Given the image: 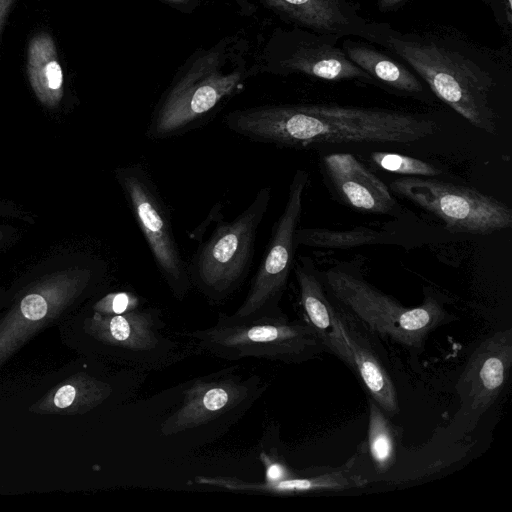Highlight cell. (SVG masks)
Here are the masks:
<instances>
[{"instance_id": "cell-1", "label": "cell", "mask_w": 512, "mask_h": 512, "mask_svg": "<svg viewBox=\"0 0 512 512\" xmlns=\"http://www.w3.org/2000/svg\"><path fill=\"white\" fill-rule=\"evenodd\" d=\"M234 133L250 140L291 148L321 144L421 141L438 130L425 115L330 104L263 105L236 109L225 116Z\"/></svg>"}, {"instance_id": "cell-2", "label": "cell", "mask_w": 512, "mask_h": 512, "mask_svg": "<svg viewBox=\"0 0 512 512\" xmlns=\"http://www.w3.org/2000/svg\"><path fill=\"white\" fill-rule=\"evenodd\" d=\"M382 46L407 63L431 91L474 127L496 131L490 103L493 78L464 49L433 35L401 33L391 25Z\"/></svg>"}, {"instance_id": "cell-3", "label": "cell", "mask_w": 512, "mask_h": 512, "mask_svg": "<svg viewBox=\"0 0 512 512\" xmlns=\"http://www.w3.org/2000/svg\"><path fill=\"white\" fill-rule=\"evenodd\" d=\"M323 282L337 304L371 335L410 351L422 350L434 330L454 320L432 295L419 306L405 307L364 279L337 268L328 270Z\"/></svg>"}, {"instance_id": "cell-4", "label": "cell", "mask_w": 512, "mask_h": 512, "mask_svg": "<svg viewBox=\"0 0 512 512\" xmlns=\"http://www.w3.org/2000/svg\"><path fill=\"white\" fill-rule=\"evenodd\" d=\"M223 48L198 55L167 89L152 113L146 136L162 140L185 134L243 88L246 73L229 68Z\"/></svg>"}, {"instance_id": "cell-5", "label": "cell", "mask_w": 512, "mask_h": 512, "mask_svg": "<svg viewBox=\"0 0 512 512\" xmlns=\"http://www.w3.org/2000/svg\"><path fill=\"white\" fill-rule=\"evenodd\" d=\"M271 200L263 187L236 218L217 221L212 233L194 252L188 265L191 284L205 296L220 301L246 278L254 256L256 235Z\"/></svg>"}, {"instance_id": "cell-6", "label": "cell", "mask_w": 512, "mask_h": 512, "mask_svg": "<svg viewBox=\"0 0 512 512\" xmlns=\"http://www.w3.org/2000/svg\"><path fill=\"white\" fill-rule=\"evenodd\" d=\"M202 349L226 360L245 357L299 364L325 352L312 328L284 318H262L216 324L187 333Z\"/></svg>"}, {"instance_id": "cell-7", "label": "cell", "mask_w": 512, "mask_h": 512, "mask_svg": "<svg viewBox=\"0 0 512 512\" xmlns=\"http://www.w3.org/2000/svg\"><path fill=\"white\" fill-rule=\"evenodd\" d=\"M308 173L298 169L289 185L284 209L274 223L262 261L254 275L247 296L231 315L219 314L229 322L262 318H284L279 307L294 266L295 234L300 221Z\"/></svg>"}, {"instance_id": "cell-8", "label": "cell", "mask_w": 512, "mask_h": 512, "mask_svg": "<svg viewBox=\"0 0 512 512\" xmlns=\"http://www.w3.org/2000/svg\"><path fill=\"white\" fill-rule=\"evenodd\" d=\"M115 175L157 269L172 293L183 298L191 287L188 265L175 238L171 213L156 184L140 164L119 167Z\"/></svg>"}, {"instance_id": "cell-9", "label": "cell", "mask_w": 512, "mask_h": 512, "mask_svg": "<svg viewBox=\"0 0 512 512\" xmlns=\"http://www.w3.org/2000/svg\"><path fill=\"white\" fill-rule=\"evenodd\" d=\"M390 189L439 218L452 233L490 234L512 225L507 204L470 187L407 176L392 181Z\"/></svg>"}, {"instance_id": "cell-10", "label": "cell", "mask_w": 512, "mask_h": 512, "mask_svg": "<svg viewBox=\"0 0 512 512\" xmlns=\"http://www.w3.org/2000/svg\"><path fill=\"white\" fill-rule=\"evenodd\" d=\"M512 363V329L499 330L482 341L470 355L457 383L461 409L458 418L473 429L479 417L501 394Z\"/></svg>"}, {"instance_id": "cell-11", "label": "cell", "mask_w": 512, "mask_h": 512, "mask_svg": "<svg viewBox=\"0 0 512 512\" xmlns=\"http://www.w3.org/2000/svg\"><path fill=\"white\" fill-rule=\"evenodd\" d=\"M288 21L305 30L356 37L379 45L389 28L388 23L363 17L350 0H263Z\"/></svg>"}, {"instance_id": "cell-12", "label": "cell", "mask_w": 512, "mask_h": 512, "mask_svg": "<svg viewBox=\"0 0 512 512\" xmlns=\"http://www.w3.org/2000/svg\"><path fill=\"white\" fill-rule=\"evenodd\" d=\"M340 39L342 38L336 35L305 29L290 33L277 62L279 71L303 74L325 81L375 82L338 46Z\"/></svg>"}, {"instance_id": "cell-13", "label": "cell", "mask_w": 512, "mask_h": 512, "mask_svg": "<svg viewBox=\"0 0 512 512\" xmlns=\"http://www.w3.org/2000/svg\"><path fill=\"white\" fill-rule=\"evenodd\" d=\"M358 452L344 465L312 476L282 479L279 481L248 482L236 477L197 476L195 482L202 485L235 492L265 493L276 495H301L319 492L342 491L362 487L367 478L359 470Z\"/></svg>"}, {"instance_id": "cell-14", "label": "cell", "mask_w": 512, "mask_h": 512, "mask_svg": "<svg viewBox=\"0 0 512 512\" xmlns=\"http://www.w3.org/2000/svg\"><path fill=\"white\" fill-rule=\"evenodd\" d=\"M338 323L351 354L350 370L380 408L392 417L399 412L397 391L390 373L384 366L368 331L338 304Z\"/></svg>"}, {"instance_id": "cell-15", "label": "cell", "mask_w": 512, "mask_h": 512, "mask_svg": "<svg viewBox=\"0 0 512 512\" xmlns=\"http://www.w3.org/2000/svg\"><path fill=\"white\" fill-rule=\"evenodd\" d=\"M250 388L236 378L197 380L187 390L180 407L161 425L164 435H173L205 424L236 408L250 394Z\"/></svg>"}, {"instance_id": "cell-16", "label": "cell", "mask_w": 512, "mask_h": 512, "mask_svg": "<svg viewBox=\"0 0 512 512\" xmlns=\"http://www.w3.org/2000/svg\"><path fill=\"white\" fill-rule=\"evenodd\" d=\"M323 167L343 201L352 208L375 214L390 213L396 201L389 187L350 153H332Z\"/></svg>"}, {"instance_id": "cell-17", "label": "cell", "mask_w": 512, "mask_h": 512, "mask_svg": "<svg viewBox=\"0 0 512 512\" xmlns=\"http://www.w3.org/2000/svg\"><path fill=\"white\" fill-rule=\"evenodd\" d=\"M305 322L312 328L324 351L351 368V354L341 332L335 304L328 298L324 283L311 264L301 259L294 267Z\"/></svg>"}, {"instance_id": "cell-18", "label": "cell", "mask_w": 512, "mask_h": 512, "mask_svg": "<svg viewBox=\"0 0 512 512\" xmlns=\"http://www.w3.org/2000/svg\"><path fill=\"white\" fill-rule=\"evenodd\" d=\"M27 76L39 102L55 108L63 97L64 77L56 45L50 34L40 32L29 41L27 48Z\"/></svg>"}, {"instance_id": "cell-19", "label": "cell", "mask_w": 512, "mask_h": 512, "mask_svg": "<svg viewBox=\"0 0 512 512\" xmlns=\"http://www.w3.org/2000/svg\"><path fill=\"white\" fill-rule=\"evenodd\" d=\"M103 336L112 344L135 354L155 352L162 344L154 310H133L98 319Z\"/></svg>"}, {"instance_id": "cell-20", "label": "cell", "mask_w": 512, "mask_h": 512, "mask_svg": "<svg viewBox=\"0 0 512 512\" xmlns=\"http://www.w3.org/2000/svg\"><path fill=\"white\" fill-rule=\"evenodd\" d=\"M341 47L348 58L374 80L407 94L423 92L424 87L414 73L374 47L350 38H344Z\"/></svg>"}, {"instance_id": "cell-21", "label": "cell", "mask_w": 512, "mask_h": 512, "mask_svg": "<svg viewBox=\"0 0 512 512\" xmlns=\"http://www.w3.org/2000/svg\"><path fill=\"white\" fill-rule=\"evenodd\" d=\"M368 407L367 441L362 445L375 471L383 474L395 463L400 432L390 421V417L369 397Z\"/></svg>"}, {"instance_id": "cell-22", "label": "cell", "mask_w": 512, "mask_h": 512, "mask_svg": "<svg viewBox=\"0 0 512 512\" xmlns=\"http://www.w3.org/2000/svg\"><path fill=\"white\" fill-rule=\"evenodd\" d=\"M383 234L366 227L347 230L297 228L296 245L318 248L347 249L378 242Z\"/></svg>"}, {"instance_id": "cell-23", "label": "cell", "mask_w": 512, "mask_h": 512, "mask_svg": "<svg viewBox=\"0 0 512 512\" xmlns=\"http://www.w3.org/2000/svg\"><path fill=\"white\" fill-rule=\"evenodd\" d=\"M371 160L383 170L407 176L434 177L441 171L431 163L407 155L391 152H372Z\"/></svg>"}, {"instance_id": "cell-24", "label": "cell", "mask_w": 512, "mask_h": 512, "mask_svg": "<svg viewBox=\"0 0 512 512\" xmlns=\"http://www.w3.org/2000/svg\"><path fill=\"white\" fill-rule=\"evenodd\" d=\"M141 299L132 292H115L105 296L97 308L102 314L108 316L124 314L140 308Z\"/></svg>"}, {"instance_id": "cell-25", "label": "cell", "mask_w": 512, "mask_h": 512, "mask_svg": "<svg viewBox=\"0 0 512 512\" xmlns=\"http://www.w3.org/2000/svg\"><path fill=\"white\" fill-rule=\"evenodd\" d=\"M22 315L28 320L36 321L42 319L48 311V301L42 293H31L26 295L21 303Z\"/></svg>"}, {"instance_id": "cell-26", "label": "cell", "mask_w": 512, "mask_h": 512, "mask_svg": "<svg viewBox=\"0 0 512 512\" xmlns=\"http://www.w3.org/2000/svg\"><path fill=\"white\" fill-rule=\"evenodd\" d=\"M260 459L265 468L264 481L273 482L295 476L286 464L276 459L274 456L263 452L260 455Z\"/></svg>"}, {"instance_id": "cell-27", "label": "cell", "mask_w": 512, "mask_h": 512, "mask_svg": "<svg viewBox=\"0 0 512 512\" xmlns=\"http://www.w3.org/2000/svg\"><path fill=\"white\" fill-rule=\"evenodd\" d=\"M221 218H223V212H222V204L221 203H217L213 208L212 210L210 211V213L208 214V216L206 217V219L197 227L195 228L189 235V238L191 240H194V241H199L201 242L202 239H203V235L207 232L208 230V226L214 222H217L218 220H220Z\"/></svg>"}, {"instance_id": "cell-28", "label": "cell", "mask_w": 512, "mask_h": 512, "mask_svg": "<svg viewBox=\"0 0 512 512\" xmlns=\"http://www.w3.org/2000/svg\"><path fill=\"white\" fill-rule=\"evenodd\" d=\"M75 396V388L72 385H65L56 392L54 403L58 408H66L73 403Z\"/></svg>"}, {"instance_id": "cell-29", "label": "cell", "mask_w": 512, "mask_h": 512, "mask_svg": "<svg viewBox=\"0 0 512 512\" xmlns=\"http://www.w3.org/2000/svg\"><path fill=\"white\" fill-rule=\"evenodd\" d=\"M407 0H378L377 7L380 12H390L396 10Z\"/></svg>"}, {"instance_id": "cell-30", "label": "cell", "mask_w": 512, "mask_h": 512, "mask_svg": "<svg viewBox=\"0 0 512 512\" xmlns=\"http://www.w3.org/2000/svg\"><path fill=\"white\" fill-rule=\"evenodd\" d=\"M15 0H0V35Z\"/></svg>"}, {"instance_id": "cell-31", "label": "cell", "mask_w": 512, "mask_h": 512, "mask_svg": "<svg viewBox=\"0 0 512 512\" xmlns=\"http://www.w3.org/2000/svg\"><path fill=\"white\" fill-rule=\"evenodd\" d=\"M504 4V13L506 16L507 23L511 25L512 23V0H503Z\"/></svg>"}, {"instance_id": "cell-32", "label": "cell", "mask_w": 512, "mask_h": 512, "mask_svg": "<svg viewBox=\"0 0 512 512\" xmlns=\"http://www.w3.org/2000/svg\"><path fill=\"white\" fill-rule=\"evenodd\" d=\"M166 2H169L171 4H183L185 2H187V0H164Z\"/></svg>"}, {"instance_id": "cell-33", "label": "cell", "mask_w": 512, "mask_h": 512, "mask_svg": "<svg viewBox=\"0 0 512 512\" xmlns=\"http://www.w3.org/2000/svg\"><path fill=\"white\" fill-rule=\"evenodd\" d=\"M1 238H2V236H1V233H0V239H1Z\"/></svg>"}]
</instances>
